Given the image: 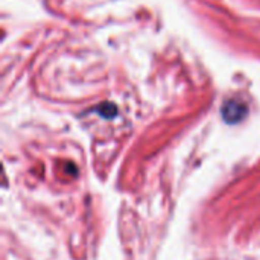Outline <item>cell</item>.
Instances as JSON below:
<instances>
[{
	"mask_svg": "<svg viewBox=\"0 0 260 260\" xmlns=\"http://www.w3.org/2000/svg\"><path fill=\"white\" fill-rule=\"evenodd\" d=\"M99 113L104 117H113L116 114V105H113V104H104V105L99 107Z\"/></svg>",
	"mask_w": 260,
	"mask_h": 260,
	"instance_id": "2",
	"label": "cell"
},
{
	"mask_svg": "<svg viewBox=\"0 0 260 260\" xmlns=\"http://www.w3.org/2000/svg\"><path fill=\"white\" fill-rule=\"evenodd\" d=\"M247 114V105L238 99L227 101L222 107V117L227 123H238Z\"/></svg>",
	"mask_w": 260,
	"mask_h": 260,
	"instance_id": "1",
	"label": "cell"
}]
</instances>
